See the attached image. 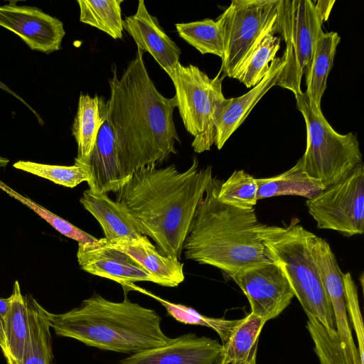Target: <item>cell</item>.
Listing matches in <instances>:
<instances>
[{
  "label": "cell",
  "instance_id": "obj_16",
  "mask_svg": "<svg viewBox=\"0 0 364 364\" xmlns=\"http://www.w3.org/2000/svg\"><path fill=\"white\" fill-rule=\"evenodd\" d=\"M123 28L137 48L149 53L170 77L180 63L181 49L148 11L143 0L138 1L136 13L123 20Z\"/></svg>",
  "mask_w": 364,
  "mask_h": 364
},
{
  "label": "cell",
  "instance_id": "obj_2",
  "mask_svg": "<svg viewBox=\"0 0 364 364\" xmlns=\"http://www.w3.org/2000/svg\"><path fill=\"white\" fill-rule=\"evenodd\" d=\"M211 166L199 167L196 157L184 171L174 164L141 167L115 193L136 230L151 237L158 251L181 259L196 210L213 179Z\"/></svg>",
  "mask_w": 364,
  "mask_h": 364
},
{
  "label": "cell",
  "instance_id": "obj_38",
  "mask_svg": "<svg viewBox=\"0 0 364 364\" xmlns=\"http://www.w3.org/2000/svg\"><path fill=\"white\" fill-rule=\"evenodd\" d=\"M0 88L2 89L4 91L13 95L14 97L17 98L18 100H20L35 114V116L38 119L39 123H41V124H43V122L41 117H40V115L27 102H26V101L23 98H21L20 96H18L16 93H15L13 90H11L6 85L4 84L1 81H0Z\"/></svg>",
  "mask_w": 364,
  "mask_h": 364
},
{
  "label": "cell",
  "instance_id": "obj_3",
  "mask_svg": "<svg viewBox=\"0 0 364 364\" xmlns=\"http://www.w3.org/2000/svg\"><path fill=\"white\" fill-rule=\"evenodd\" d=\"M222 181L213 177L198 207L183 252L186 259L216 267L230 278L272 262L256 230L255 208L240 209L218 198Z\"/></svg>",
  "mask_w": 364,
  "mask_h": 364
},
{
  "label": "cell",
  "instance_id": "obj_22",
  "mask_svg": "<svg viewBox=\"0 0 364 364\" xmlns=\"http://www.w3.org/2000/svg\"><path fill=\"white\" fill-rule=\"evenodd\" d=\"M341 38L336 32L323 33L319 37L311 60L305 70L306 95L312 110L321 113V102L326 89L336 48Z\"/></svg>",
  "mask_w": 364,
  "mask_h": 364
},
{
  "label": "cell",
  "instance_id": "obj_6",
  "mask_svg": "<svg viewBox=\"0 0 364 364\" xmlns=\"http://www.w3.org/2000/svg\"><path fill=\"white\" fill-rule=\"evenodd\" d=\"M295 98L306 128V147L299 160L309 177L327 188L363 164L359 141L352 132H336L322 112L315 113L305 92Z\"/></svg>",
  "mask_w": 364,
  "mask_h": 364
},
{
  "label": "cell",
  "instance_id": "obj_23",
  "mask_svg": "<svg viewBox=\"0 0 364 364\" xmlns=\"http://www.w3.org/2000/svg\"><path fill=\"white\" fill-rule=\"evenodd\" d=\"M29 313V333L20 364H52L50 323L48 311L31 294L25 296Z\"/></svg>",
  "mask_w": 364,
  "mask_h": 364
},
{
  "label": "cell",
  "instance_id": "obj_9",
  "mask_svg": "<svg viewBox=\"0 0 364 364\" xmlns=\"http://www.w3.org/2000/svg\"><path fill=\"white\" fill-rule=\"evenodd\" d=\"M322 23L312 1H281L279 27L286 48L281 58L284 67L276 85L290 90L294 96L302 92L301 78L323 33Z\"/></svg>",
  "mask_w": 364,
  "mask_h": 364
},
{
  "label": "cell",
  "instance_id": "obj_24",
  "mask_svg": "<svg viewBox=\"0 0 364 364\" xmlns=\"http://www.w3.org/2000/svg\"><path fill=\"white\" fill-rule=\"evenodd\" d=\"M266 322L250 313L242 318L218 359L223 364H257L259 336Z\"/></svg>",
  "mask_w": 364,
  "mask_h": 364
},
{
  "label": "cell",
  "instance_id": "obj_37",
  "mask_svg": "<svg viewBox=\"0 0 364 364\" xmlns=\"http://www.w3.org/2000/svg\"><path fill=\"white\" fill-rule=\"evenodd\" d=\"M335 2L334 0H318L314 4L316 11L323 23L328 20Z\"/></svg>",
  "mask_w": 364,
  "mask_h": 364
},
{
  "label": "cell",
  "instance_id": "obj_7",
  "mask_svg": "<svg viewBox=\"0 0 364 364\" xmlns=\"http://www.w3.org/2000/svg\"><path fill=\"white\" fill-rule=\"evenodd\" d=\"M223 77L219 73L210 78L198 67L181 63L170 76L177 108L186 131L194 136L191 146L196 153L209 151L215 144V118L226 99L222 88Z\"/></svg>",
  "mask_w": 364,
  "mask_h": 364
},
{
  "label": "cell",
  "instance_id": "obj_8",
  "mask_svg": "<svg viewBox=\"0 0 364 364\" xmlns=\"http://www.w3.org/2000/svg\"><path fill=\"white\" fill-rule=\"evenodd\" d=\"M282 0H233L218 18L224 33L220 72L234 78L263 38L279 33Z\"/></svg>",
  "mask_w": 364,
  "mask_h": 364
},
{
  "label": "cell",
  "instance_id": "obj_11",
  "mask_svg": "<svg viewBox=\"0 0 364 364\" xmlns=\"http://www.w3.org/2000/svg\"><path fill=\"white\" fill-rule=\"evenodd\" d=\"M230 278L247 298L250 313L266 323L277 317L294 297L284 272L273 261L242 269Z\"/></svg>",
  "mask_w": 364,
  "mask_h": 364
},
{
  "label": "cell",
  "instance_id": "obj_25",
  "mask_svg": "<svg viewBox=\"0 0 364 364\" xmlns=\"http://www.w3.org/2000/svg\"><path fill=\"white\" fill-rule=\"evenodd\" d=\"M257 181L258 200L282 196H297L310 199L325 188L303 171L299 160L285 172L272 177L257 178Z\"/></svg>",
  "mask_w": 364,
  "mask_h": 364
},
{
  "label": "cell",
  "instance_id": "obj_10",
  "mask_svg": "<svg viewBox=\"0 0 364 364\" xmlns=\"http://www.w3.org/2000/svg\"><path fill=\"white\" fill-rule=\"evenodd\" d=\"M308 212L319 229L331 230L346 237L364 232V165L306 199Z\"/></svg>",
  "mask_w": 364,
  "mask_h": 364
},
{
  "label": "cell",
  "instance_id": "obj_4",
  "mask_svg": "<svg viewBox=\"0 0 364 364\" xmlns=\"http://www.w3.org/2000/svg\"><path fill=\"white\" fill-rule=\"evenodd\" d=\"M48 316L55 335L105 350L133 355L171 340L156 311L126 297L117 302L95 293L68 312Z\"/></svg>",
  "mask_w": 364,
  "mask_h": 364
},
{
  "label": "cell",
  "instance_id": "obj_32",
  "mask_svg": "<svg viewBox=\"0 0 364 364\" xmlns=\"http://www.w3.org/2000/svg\"><path fill=\"white\" fill-rule=\"evenodd\" d=\"M13 166L68 188H74L84 181L87 183L90 179L88 168L82 164L59 166L20 160Z\"/></svg>",
  "mask_w": 364,
  "mask_h": 364
},
{
  "label": "cell",
  "instance_id": "obj_39",
  "mask_svg": "<svg viewBox=\"0 0 364 364\" xmlns=\"http://www.w3.org/2000/svg\"><path fill=\"white\" fill-rule=\"evenodd\" d=\"M9 163V159L0 156V168L6 167Z\"/></svg>",
  "mask_w": 364,
  "mask_h": 364
},
{
  "label": "cell",
  "instance_id": "obj_33",
  "mask_svg": "<svg viewBox=\"0 0 364 364\" xmlns=\"http://www.w3.org/2000/svg\"><path fill=\"white\" fill-rule=\"evenodd\" d=\"M0 189L9 196L15 198L33 210L37 215L48 223L55 230L64 236L83 245H93L98 242V238L78 228L73 224L59 217L29 198L20 194L1 180Z\"/></svg>",
  "mask_w": 364,
  "mask_h": 364
},
{
  "label": "cell",
  "instance_id": "obj_20",
  "mask_svg": "<svg viewBox=\"0 0 364 364\" xmlns=\"http://www.w3.org/2000/svg\"><path fill=\"white\" fill-rule=\"evenodd\" d=\"M80 202L99 223L107 241L139 239L144 236L136 230L121 205L107 193L88 188L83 192Z\"/></svg>",
  "mask_w": 364,
  "mask_h": 364
},
{
  "label": "cell",
  "instance_id": "obj_34",
  "mask_svg": "<svg viewBox=\"0 0 364 364\" xmlns=\"http://www.w3.org/2000/svg\"><path fill=\"white\" fill-rule=\"evenodd\" d=\"M306 316V328L320 364H346L336 328H326L314 316Z\"/></svg>",
  "mask_w": 364,
  "mask_h": 364
},
{
  "label": "cell",
  "instance_id": "obj_13",
  "mask_svg": "<svg viewBox=\"0 0 364 364\" xmlns=\"http://www.w3.org/2000/svg\"><path fill=\"white\" fill-rule=\"evenodd\" d=\"M311 255L331 305L335 328L346 363V364H361L348 321L343 280V273L329 245L318 246L312 250Z\"/></svg>",
  "mask_w": 364,
  "mask_h": 364
},
{
  "label": "cell",
  "instance_id": "obj_5",
  "mask_svg": "<svg viewBox=\"0 0 364 364\" xmlns=\"http://www.w3.org/2000/svg\"><path fill=\"white\" fill-rule=\"evenodd\" d=\"M256 232L268 257L282 269L306 314L335 328L331 305L310 250L312 232L298 218L283 227L259 223Z\"/></svg>",
  "mask_w": 364,
  "mask_h": 364
},
{
  "label": "cell",
  "instance_id": "obj_15",
  "mask_svg": "<svg viewBox=\"0 0 364 364\" xmlns=\"http://www.w3.org/2000/svg\"><path fill=\"white\" fill-rule=\"evenodd\" d=\"M222 350L217 339L190 333L171 338L164 346L130 355L119 364H214Z\"/></svg>",
  "mask_w": 364,
  "mask_h": 364
},
{
  "label": "cell",
  "instance_id": "obj_17",
  "mask_svg": "<svg viewBox=\"0 0 364 364\" xmlns=\"http://www.w3.org/2000/svg\"><path fill=\"white\" fill-rule=\"evenodd\" d=\"M281 58L271 63L264 77L243 95L225 99L220 108L214 124L215 144L221 149L228 139L245 120L262 97L274 85L283 69Z\"/></svg>",
  "mask_w": 364,
  "mask_h": 364
},
{
  "label": "cell",
  "instance_id": "obj_18",
  "mask_svg": "<svg viewBox=\"0 0 364 364\" xmlns=\"http://www.w3.org/2000/svg\"><path fill=\"white\" fill-rule=\"evenodd\" d=\"M102 241L107 246L127 254L138 262L153 277L155 284L176 287L185 279L183 264L176 258L161 254L146 236L112 241L103 237Z\"/></svg>",
  "mask_w": 364,
  "mask_h": 364
},
{
  "label": "cell",
  "instance_id": "obj_36",
  "mask_svg": "<svg viewBox=\"0 0 364 364\" xmlns=\"http://www.w3.org/2000/svg\"><path fill=\"white\" fill-rule=\"evenodd\" d=\"M11 303V297L0 298V347L4 357L7 353L6 341L5 336V324Z\"/></svg>",
  "mask_w": 364,
  "mask_h": 364
},
{
  "label": "cell",
  "instance_id": "obj_1",
  "mask_svg": "<svg viewBox=\"0 0 364 364\" xmlns=\"http://www.w3.org/2000/svg\"><path fill=\"white\" fill-rule=\"evenodd\" d=\"M137 48L121 77L113 69L108 80L110 97L107 101L117 159L124 183L136 170L149 165L159 166L177 153V134L173 112L176 97L168 98L156 89Z\"/></svg>",
  "mask_w": 364,
  "mask_h": 364
},
{
  "label": "cell",
  "instance_id": "obj_27",
  "mask_svg": "<svg viewBox=\"0 0 364 364\" xmlns=\"http://www.w3.org/2000/svg\"><path fill=\"white\" fill-rule=\"evenodd\" d=\"M123 0H77L80 21L93 26L114 39L123 36L121 4Z\"/></svg>",
  "mask_w": 364,
  "mask_h": 364
},
{
  "label": "cell",
  "instance_id": "obj_30",
  "mask_svg": "<svg viewBox=\"0 0 364 364\" xmlns=\"http://www.w3.org/2000/svg\"><path fill=\"white\" fill-rule=\"evenodd\" d=\"M280 38L270 33L265 36L237 72L234 78L247 88L257 85L267 73L280 48Z\"/></svg>",
  "mask_w": 364,
  "mask_h": 364
},
{
  "label": "cell",
  "instance_id": "obj_29",
  "mask_svg": "<svg viewBox=\"0 0 364 364\" xmlns=\"http://www.w3.org/2000/svg\"><path fill=\"white\" fill-rule=\"evenodd\" d=\"M175 26L179 36L201 54L210 53L223 58L224 33L218 18L178 23Z\"/></svg>",
  "mask_w": 364,
  "mask_h": 364
},
{
  "label": "cell",
  "instance_id": "obj_28",
  "mask_svg": "<svg viewBox=\"0 0 364 364\" xmlns=\"http://www.w3.org/2000/svg\"><path fill=\"white\" fill-rule=\"evenodd\" d=\"M129 289L138 291L151 296L166 309L170 316L181 323L202 326L212 328L219 336L222 341V345L228 342L234 330L242 320V318L230 320L223 318H213L204 316L191 307L166 301L146 289L139 287L134 284L129 286Z\"/></svg>",
  "mask_w": 364,
  "mask_h": 364
},
{
  "label": "cell",
  "instance_id": "obj_40",
  "mask_svg": "<svg viewBox=\"0 0 364 364\" xmlns=\"http://www.w3.org/2000/svg\"><path fill=\"white\" fill-rule=\"evenodd\" d=\"M214 364H223V363H222L220 361V360L218 358V359H217V360L215 362V363H214Z\"/></svg>",
  "mask_w": 364,
  "mask_h": 364
},
{
  "label": "cell",
  "instance_id": "obj_35",
  "mask_svg": "<svg viewBox=\"0 0 364 364\" xmlns=\"http://www.w3.org/2000/svg\"><path fill=\"white\" fill-rule=\"evenodd\" d=\"M343 280L347 314L349 316L357 338L358 344L357 348L361 364H364V328L357 287L350 272L343 273Z\"/></svg>",
  "mask_w": 364,
  "mask_h": 364
},
{
  "label": "cell",
  "instance_id": "obj_21",
  "mask_svg": "<svg viewBox=\"0 0 364 364\" xmlns=\"http://www.w3.org/2000/svg\"><path fill=\"white\" fill-rule=\"evenodd\" d=\"M106 114L107 102L102 97L80 93L72 125V134L77 146L75 164L85 165L87 161Z\"/></svg>",
  "mask_w": 364,
  "mask_h": 364
},
{
  "label": "cell",
  "instance_id": "obj_12",
  "mask_svg": "<svg viewBox=\"0 0 364 364\" xmlns=\"http://www.w3.org/2000/svg\"><path fill=\"white\" fill-rule=\"evenodd\" d=\"M0 26L18 36L33 50L49 54L61 49L63 23L41 9L16 4L0 6Z\"/></svg>",
  "mask_w": 364,
  "mask_h": 364
},
{
  "label": "cell",
  "instance_id": "obj_19",
  "mask_svg": "<svg viewBox=\"0 0 364 364\" xmlns=\"http://www.w3.org/2000/svg\"><path fill=\"white\" fill-rule=\"evenodd\" d=\"M88 168L90 179L89 188L93 191L116 193L124 183L117 154V146L107 110L100 129L93 150L85 164Z\"/></svg>",
  "mask_w": 364,
  "mask_h": 364
},
{
  "label": "cell",
  "instance_id": "obj_31",
  "mask_svg": "<svg viewBox=\"0 0 364 364\" xmlns=\"http://www.w3.org/2000/svg\"><path fill=\"white\" fill-rule=\"evenodd\" d=\"M257 178L244 170H236L222 181L218 198L225 204L243 210L254 208L258 201Z\"/></svg>",
  "mask_w": 364,
  "mask_h": 364
},
{
  "label": "cell",
  "instance_id": "obj_14",
  "mask_svg": "<svg viewBox=\"0 0 364 364\" xmlns=\"http://www.w3.org/2000/svg\"><path fill=\"white\" fill-rule=\"evenodd\" d=\"M76 256L83 271L117 282L124 289L138 282L155 283L153 277L138 262L127 254L105 245L102 238L93 245L78 243Z\"/></svg>",
  "mask_w": 364,
  "mask_h": 364
},
{
  "label": "cell",
  "instance_id": "obj_26",
  "mask_svg": "<svg viewBox=\"0 0 364 364\" xmlns=\"http://www.w3.org/2000/svg\"><path fill=\"white\" fill-rule=\"evenodd\" d=\"M5 324L7 364H20L29 333V313L18 282H14Z\"/></svg>",
  "mask_w": 364,
  "mask_h": 364
}]
</instances>
